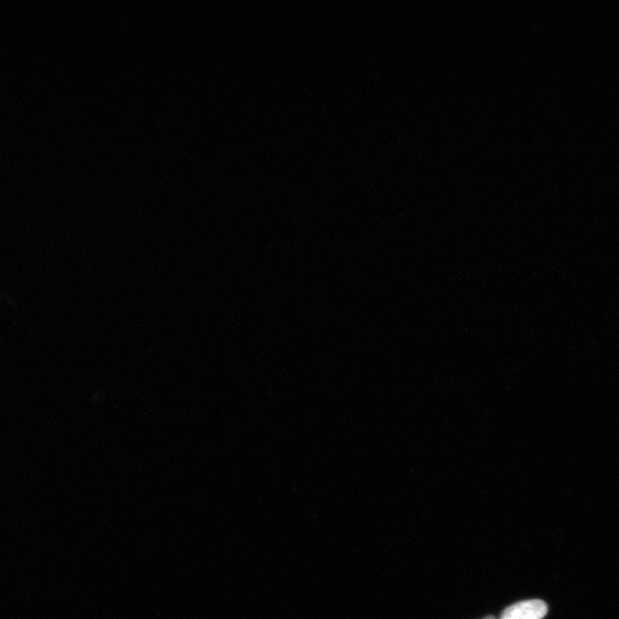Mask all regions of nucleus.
<instances>
[{
	"instance_id": "f257e3e1",
	"label": "nucleus",
	"mask_w": 619,
	"mask_h": 619,
	"mask_svg": "<svg viewBox=\"0 0 619 619\" xmlns=\"http://www.w3.org/2000/svg\"><path fill=\"white\" fill-rule=\"evenodd\" d=\"M547 605L542 600H527L506 608L500 619H543L547 614Z\"/></svg>"
},
{
	"instance_id": "f03ea898",
	"label": "nucleus",
	"mask_w": 619,
	"mask_h": 619,
	"mask_svg": "<svg viewBox=\"0 0 619 619\" xmlns=\"http://www.w3.org/2000/svg\"><path fill=\"white\" fill-rule=\"evenodd\" d=\"M484 619H497V618L495 616H489V617L484 618Z\"/></svg>"
}]
</instances>
